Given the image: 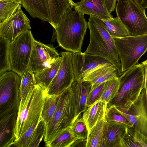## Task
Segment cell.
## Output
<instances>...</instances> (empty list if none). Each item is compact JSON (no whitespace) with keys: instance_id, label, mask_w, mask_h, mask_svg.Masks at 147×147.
<instances>
[{"instance_id":"277c9868","label":"cell","mask_w":147,"mask_h":147,"mask_svg":"<svg viewBox=\"0 0 147 147\" xmlns=\"http://www.w3.org/2000/svg\"><path fill=\"white\" fill-rule=\"evenodd\" d=\"M145 68L137 64L119 77V88L116 96L108 105L129 109L138 99L145 86Z\"/></svg>"},{"instance_id":"f35d334b","label":"cell","mask_w":147,"mask_h":147,"mask_svg":"<svg viewBox=\"0 0 147 147\" xmlns=\"http://www.w3.org/2000/svg\"><path fill=\"white\" fill-rule=\"evenodd\" d=\"M141 8L145 9L147 8V0H133Z\"/></svg>"},{"instance_id":"4dcf8cb0","label":"cell","mask_w":147,"mask_h":147,"mask_svg":"<svg viewBox=\"0 0 147 147\" xmlns=\"http://www.w3.org/2000/svg\"><path fill=\"white\" fill-rule=\"evenodd\" d=\"M21 77L20 96H24L36 84L34 74L28 69L20 76Z\"/></svg>"},{"instance_id":"f1b7e54d","label":"cell","mask_w":147,"mask_h":147,"mask_svg":"<svg viewBox=\"0 0 147 147\" xmlns=\"http://www.w3.org/2000/svg\"><path fill=\"white\" fill-rule=\"evenodd\" d=\"M10 42L0 37V75L11 70L9 54Z\"/></svg>"},{"instance_id":"d4e9b609","label":"cell","mask_w":147,"mask_h":147,"mask_svg":"<svg viewBox=\"0 0 147 147\" xmlns=\"http://www.w3.org/2000/svg\"><path fill=\"white\" fill-rule=\"evenodd\" d=\"M72 126L62 130L51 140L45 144V146L47 147H71L78 140L74 135Z\"/></svg>"},{"instance_id":"7402d4cb","label":"cell","mask_w":147,"mask_h":147,"mask_svg":"<svg viewBox=\"0 0 147 147\" xmlns=\"http://www.w3.org/2000/svg\"><path fill=\"white\" fill-rule=\"evenodd\" d=\"M105 113L100 117L91 129L86 139V147H103L105 132L107 123Z\"/></svg>"},{"instance_id":"74e56055","label":"cell","mask_w":147,"mask_h":147,"mask_svg":"<svg viewBox=\"0 0 147 147\" xmlns=\"http://www.w3.org/2000/svg\"><path fill=\"white\" fill-rule=\"evenodd\" d=\"M117 1V0H105L107 8L110 13L114 11Z\"/></svg>"},{"instance_id":"1f68e13d","label":"cell","mask_w":147,"mask_h":147,"mask_svg":"<svg viewBox=\"0 0 147 147\" xmlns=\"http://www.w3.org/2000/svg\"><path fill=\"white\" fill-rule=\"evenodd\" d=\"M72 127L74 135L77 139L78 140L87 139L88 130L85 121L81 114L75 120Z\"/></svg>"},{"instance_id":"4316f807","label":"cell","mask_w":147,"mask_h":147,"mask_svg":"<svg viewBox=\"0 0 147 147\" xmlns=\"http://www.w3.org/2000/svg\"><path fill=\"white\" fill-rule=\"evenodd\" d=\"M59 94L49 95L47 94L46 96L41 114L46 127L51 120L55 112Z\"/></svg>"},{"instance_id":"9a60e30c","label":"cell","mask_w":147,"mask_h":147,"mask_svg":"<svg viewBox=\"0 0 147 147\" xmlns=\"http://www.w3.org/2000/svg\"><path fill=\"white\" fill-rule=\"evenodd\" d=\"M74 8L84 15H92L103 20L113 18L107 8L105 0H80L75 3Z\"/></svg>"},{"instance_id":"f546056e","label":"cell","mask_w":147,"mask_h":147,"mask_svg":"<svg viewBox=\"0 0 147 147\" xmlns=\"http://www.w3.org/2000/svg\"><path fill=\"white\" fill-rule=\"evenodd\" d=\"M20 4L14 0H0V23L8 19Z\"/></svg>"},{"instance_id":"d590c367","label":"cell","mask_w":147,"mask_h":147,"mask_svg":"<svg viewBox=\"0 0 147 147\" xmlns=\"http://www.w3.org/2000/svg\"><path fill=\"white\" fill-rule=\"evenodd\" d=\"M128 132L140 147H147V138L141 133L134 130L132 127L128 128Z\"/></svg>"},{"instance_id":"ab89813d","label":"cell","mask_w":147,"mask_h":147,"mask_svg":"<svg viewBox=\"0 0 147 147\" xmlns=\"http://www.w3.org/2000/svg\"><path fill=\"white\" fill-rule=\"evenodd\" d=\"M142 63L144 65L145 68V86L144 88L145 90L147 98V59L142 62Z\"/></svg>"},{"instance_id":"8992f818","label":"cell","mask_w":147,"mask_h":147,"mask_svg":"<svg viewBox=\"0 0 147 147\" xmlns=\"http://www.w3.org/2000/svg\"><path fill=\"white\" fill-rule=\"evenodd\" d=\"M115 9L117 17L127 29L128 36L147 34L145 9L133 0H117Z\"/></svg>"},{"instance_id":"2e32d148","label":"cell","mask_w":147,"mask_h":147,"mask_svg":"<svg viewBox=\"0 0 147 147\" xmlns=\"http://www.w3.org/2000/svg\"><path fill=\"white\" fill-rule=\"evenodd\" d=\"M18 112L0 117V147H11L15 141V131Z\"/></svg>"},{"instance_id":"83f0119b","label":"cell","mask_w":147,"mask_h":147,"mask_svg":"<svg viewBox=\"0 0 147 147\" xmlns=\"http://www.w3.org/2000/svg\"><path fill=\"white\" fill-rule=\"evenodd\" d=\"M102 20L109 33L113 38H120L128 36L127 29L117 16L108 20Z\"/></svg>"},{"instance_id":"ba28073f","label":"cell","mask_w":147,"mask_h":147,"mask_svg":"<svg viewBox=\"0 0 147 147\" xmlns=\"http://www.w3.org/2000/svg\"><path fill=\"white\" fill-rule=\"evenodd\" d=\"M113 38L123 72L137 64L147 51V34Z\"/></svg>"},{"instance_id":"60d3db41","label":"cell","mask_w":147,"mask_h":147,"mask_svg":"<svg viewBox=\"0 0 147 147\" xmlns=\"http://www.w3.org/2000/svg\"><path fill=\"white\" fill-rule=\"evenodd\" d=\"M16 2L19 3L21 4L22 3V0H14Z\"/></svg>"},{"instance_id":"d6a6232c","label":"cell","mask_w":147,"mask_h":147,"mask_svg":"<svg viewBox=\"0 0 147 147\" xmlns=\"http://www.w3.org/2000/svg\"><path fill=\"white\" fill-rule=\"evenodd\" d=\"M105 117L107 121L119 122L125 124L129 128L133 127L129 120L118 112L113 105H107L105 113Z\"/></svg>"},{"instance_id":"44dd1931","label":"cell","mask_w":147,"mask_h":147,"mask_svg":"<svg viewBox=\"0 0 147 147\" xmlns=\"http://www.w3.org/2000/svg\"><path fill=\"white\" fill-rule=\"evenodd\" d=\"M21 5L33 18L49 22L47 0H22Z\"/></svg>"},{"instance_id":"5b68a950","label":"cell","mask_w":147,"mask_h":147,"mask_svg":"<svg viewBox=\"0 0 147 147\" xmlns=\"http://www.w3.org/2000/svg\"><path fill=\"white\" fill-rule=\"evenodd\" d=\"M78 117L70 86L59 94L55 112L46 127L44 139L45 144L51 140L64 129L71 126Z\"/></svg>"},{"instance_id":"3957f363","label":"cell","mask_w":147,"mask_h":147,"mask_svg":"<svg viewBox=\"0 0 147 147\" xmlns=\"http://www.w3.org/2000/svg\"><path fill=\"white\" fill-rule=\"evenodd\" d=\"M47 94V90L36 84L21 98L15 131V141L41 117Z\"/></svg>"},{"instance_id":"7a4b0ae2","label":"cell","mask_w":147,"mask_h":147,"mask_svg":"<svg viewBox=\"0 0 147 147\" xmlns=\"http://www.w3.org/2000/svg\"><path fill=\"white\" fill-rule=\"evenodd\" d=\"M88 25L90 41L84 53L107 59L115 66L121 75L123 73L121 63L113 38L109 33L103 20L90 15Z\"/></svg>"},{"instance_id":"cb8c5ba5","label":"cell","mask_w":147,"mask_h":147,"mask_svg":"<svg viewBox=\"0 0 147 147\" xmlns=\"http://www.w3.org/2000/svg\"><path fill=\"white\" fill-rule=\"evenodd\" d=\"M61 59V57H59L51 67L34 74L36 84L47 90L49 86L59 70Z\"/></svg>"},{"instance_id":"4fadbf2b","label":"cell","mask_w":147,"mask_h":147,"mask_svg":"<svg viewBox=\"0 0 147 147\" xmlns=\"http://www.w3.org/2000/svg\"><path fill=\"white\" fill-rule=\"evenodd\" d=\"M72 55L74 80L82 81L85 77L94 71L112 64L105 59L82 52L72 53Z\"/></svg>"},{"instance_id":"5bb4252c","label":"cell","mask_w":147,"mask_h":147,"mask_svg":"<svg viewBox=\"0 0 147 147\" xmlns=\"http://www.w3.org/2000/svg\"><path fill=\"white\" fill-rule=\"evenodd\" d=\"M21 6L20 4L8 19L0 23V37L10 42L31 28L30 20L22 10Z\"/></svg>"},{"instance_id":"ffe728a7","label":"cell","mask_w":147,"mask_h":147,"mask_svg":"<svg viewBox=\"0 0 147 147\" xmlns=\"http://www.w3.org/2000/svg\"><path fill=\"white\" fill-rule=\"evenodd\" d=\"M50 15L49 23L56 28L61 21L63 16L69 7L73 9L75 3L73 0H47Z\"/></svg>"},{"instance_id":"603a6c76","label":"cell","mask_w":147,"mask_h":147,"mask_svg":"<svg viewBox=\"0 0 147 147\" xmlns=\"http://www.w3.org/2000/svg\"><path fill=\"white\" fill-rule=\"evenodd\" d=\"M107 105L106 103L98 100L83 112L82 116L87 126L88 135L100 117L105 113Z\"/></svg>"},{"instance_id":"484cf974","label":"cell","mask_w":147,"mask_h":147,"mask_svg":"<svg viewBox=\"0 0 147 147\" xmlns=\"http://www.w3.org/2000/svg\"><path fill=\"white\" fill-rule=\"evenodd\" d=\"M119 88V81L118 76L105 82L102 94L98 100L108 104L116 96Z\"/></svg>"},{"instance_id":"ac0fdd59","label":"cell","mask_w":147,"mask_h":147,"mask_svg":"<svg viewBox=\"0 0 147 147\" xmlns=\"http://www.w3.org/2000/svg\"><path fill=\"white\" fill-rule=\"evenodd\" d=\"M91 86V84L89 82L74 80L70 86L78 117L88 108L87 98Z\"/></svg>"},{"instance_id":"52a82bcc","label":"cell","mask_w":147,"mask_h":147,"mask_svg":"<svg viewBox=\"0 0 147 147\" xmlns=\"http://www.w3.org/2000/svg\"><path fill=\"white\" fill-rule=\"evenodd\" d=\"M21 83V76L12 71L0 75V117L18 112Z\"/></svg>"},{"instance_id":"9c48e42d","label":"cell","mask_w":147,"mask_h":147,"mask_svg":"<svg viewBox=\"0 0 147 147\" xmlns=\"http://www.w3.org/2000/svg\"><path fill=\"white\" fill-rule=\"evenodd\" d=\"M34 40L31 31L28 30L10 42L9 54L11 70L20 76L28 69Z\"/></svg>"},{"instance_id":"e0dca14e","label":"cell","mask_w":147,"mask_h":147,"mask_svg":"<svg viewBox=\"0 0 147 147\" xmlns=\"http://www.w3.org/2000/svg\"><path fill=\"white\" fill-rule=\"evenodd\" d=\"M107 121L103 147H119L121 141L129 128L119 122Z\"/></svg>"},{"instance_id":"d6986e66","label":"cell","mask_w":147,"mask_h":147,"mask_svg":"<svg viewBox=\"0 0 147 147\" xmlns=\"http://www.w3.org/2000/svg\"><path fill=\"white\" fill-rule=\"evenodd\" d=\"M121 75L115 66L113 64L100 68L92 72L83 79L91 84L90 89L98 84L110 80Z\"/></svg>"},{"instance_id":"8d00e7d4","label":"cell","mask_w":147,"mask_h":147,"mask_svg":"<svg viewBox=\"0 0 147 147\" xmlns=\"http://www.w3.org/2000/svg\"><path fill=\"white\" fill-rule=\"evenodd\" d=\"M140 147V146L134 140L132 136L127 133L121 141L119 147Z\"/></svg>"},{"instance_id":"7c38bea8","label":"cell","mask_w":147,"mask_h":147,"mask_svg":"<svg viewBox=\"0 0 147 147\" xmlns=\"http://www.w3.org/2000/svg\"><path fill=\"white\" fill-rule=\"evenodd\" d=\"M59 57L54 48L34 40L28 69L36 74L51 67Z\"/></svg>"},{"instance_id":"e575fe53","label":"cell","mask_w":147,"mask_h":147,"mask_svg":"<svg viewBox=\"0 0 147 147\" xmlns=\"http://www.w3.org/2000/svg\"><path fill=\"white\" fill-rule=\"evenodd\" d=\"M105 82L100 83L95 88L90 89L87 98L88 107L99 100L102 94Z\"/></svg>"},{"instance_id":"30bf717a","label":"cell","mask_w":147,"mask_h":147,"mask_svg":"<svg viewBox=\"0 0 147 147\" xmlns=\"http://www.w3.org/2000/svg\"><path fill=\"white\" fill-rule=\"evenodd\" d=\"M113 106L118 112L129 120L134 130L147 138V98L144 88L129 109Z\"/></svg>"},{"instance_id":"6da1fadb","label":"cell","mask_w":147,"mask_h":147,"mask_svg":"<svg viewBox=\"0 0 147 147\" xmlns=\"http://www.w3.org/2000/svg\"><path fill=\"white\" fill-rule=\"evenodd\" d=\"M69 7L55 29L59 46L72 53L81 52L84 38L88 28L84 14Z\"/></svg>"},{"instance_id":"836d02e7","label":"cell","mask_w":147,"mask_h":147,"mask_svg":"<svg viewBox=\"0 0 147 147\" xmlns=\"http://www.w3.org/2000/svg\"><path fill=\"white\" fill-rule=\"evenodd\" d=\"M46 125L42 117L40 119L33 133L29 147H37L45 136Z\"/></svg>"},{"instance_id":"8fae6325","label":"cell","mask_w":147,"mask_h":147,"mask_svg":"<svg viewBox=\"0 0 147 147\" xmlns=\"http://www.w3.org/2000/svg\"><path fill=\"white\" fill-rule=\"evenodd\" d=\"M61 61L59 70L47 89V94L58 95L71 86L74 76L72 62V53L61 51Z\"/></svg>"}]
</instances>
